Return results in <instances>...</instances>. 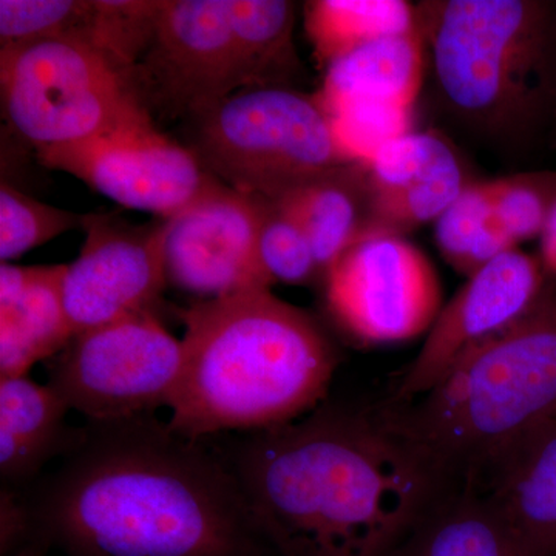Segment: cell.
<instances>
[{
  "label": "cell",
  "instance_id": "6da1fadb",
  "mask_svg": "<svg viewBox=\"0 0 556 556\" xmlns=\"http://www.w3.org/2000/svg\"><path fill=\"white\" fill-rule=\"evenodd\" d=\"M38 506L67 556H266L233 471L152 417L93 424Z\"/></svg>",
  "mask_w": 556,
  "mask_h": 556
},
{
  "label": "cell",
  "instance_id": "7a4b0ae2",
  "mask_svg": "<svg viewBox=\"0 0 556 556\" xmlns=\"http://www.w3.org/2000/svg\"><path fill=\"white\" fill-rule=\"evenodd\" d=\"M233 473L281 556H391L445 486L379 408L325 402L252 433Z\"/></svg>",
  "mask_w": 556,
  "mask_h": 556
},
{
  "label": "cell",
  "instance_id": "3957f363",
  "mask_svg": "<svg viewBox=\"0 0 556 556\" xmlns=\"http://www.w3.org/2000/svg\"><path fill=\"white\" fill-rule=\"evenodd\" d=\"M181 318V371L167 422L175 434L257 433L324 404L338 350L316 318L269 288L200 300Z\"/></svg>",
  "mask_w": 556,
  "mask_h": 556
},
{
  "label": "cell",
  "instance_id": "277c9868",
  "mask_svg": "<svg viewBox=\"0 0 556 556\" xmlns=\"http://www.w3.org/2000/svg\"><path fill=\"white\" fill-rule=\"evenodd\" d=\"M434 100L467 137L527 152L556 126V0H426Z\"/></svg>",
  "mask_w": 556,
  "mask_h": 556
},
{
  "label": "cell",
  "instance_id": "5b68a950",
  "mask_svg": "<svg viewBox=\"0 0 556 556\" xmlns=\"http://www.w3.org/2000/svg\"><path fill=\"white\" fill-rule=\"evenodd\" d=\"M379 409L445 485L477 479L515 439L556 417V277L427 394Z\"/></svg>",
  "mask_w": 556,
  "mask_h": 556
},
{
  "label": "cell",
  "instance_id": "8992f818",
  "mask_svg": "<svg viewBox=\"0 0 556 556\" xmlns=\"http://www.w3.org/2000/svg\"><path fill=\"white\" fill-rule=\"evenodd\" d=\"M288 0H160L131 83L150 115L190 118L230 94L303 76Z\"/></svg>",
  "mask_w": 556,
  "mask_h": 556
},
{
  "label": "cell",
  "instance_id": "52a82bcc",
  "mask_svg": "<svg viewBox=\"0 0 556 556\" xmlns=\"http://www.w3.org/2000/svg\"><path fill=\"white\" fill-rule=\"evenodd\" d=\"M189 123V149L212 177L269 201L357 163L317 98L287 87L237 91Z\"/></svg>",
  "mask_w": 556,
  "mask_h": 556
},
{
  "label": "cell",
  "instance_id": "ba28073f",
  "mask_svg": "<svg viewBox=\"0 0 556 556\" xmlns=\"http://www.w3.org/2000/svg\"><path fill=\"white\" fill-rule=\"evenodd\" d=\"M0 90L3 115L36 152L155 126L130 73L75 40L0 49Z\"/></svg>",
  "mask_w": 556,
  "mask_h": 556
},
{
  "label": "cell",
  "instance_id": "9c48e42d",
  "mask_svg": "<svg viewBox=\"0 0 556 556\" xmlns=\"http://www.w3.org/2000/svg\"><path fill=\"white\" fill-rule=\"evenodd\" d=\"M181 361V340L146 311L73 336L49 386L91 422H119L169 407Z\"/></svg>",
  "mask_w": 556,
  "mask_h": 556
},
{
  "label": "cell",
  "instance_id": "30bf717a",
  "mask_svg": "<svg viewBox=\"0 0 556 556\" xmlns=\"http://www.w3.org/2000/svg\"><path fill=\"white\" fill-rule=\"evenodd\" d=\"M321 283L329 317L362 345L419 338L442 309L431 260L404 237L382 230L369 229L354 241Z\"/></svg>",
  "mask_w": 556,
  "mask_h": 556
},
{
  "label": "cell",
  "instance_id": "8fae6325",
  "mask_svg": "<svg viewBox=\"0 0 556 556\" xmlns=\"http://www.w3.org/2000/svg\"><path fill=\"white\" fill-rule=\"evenodd\" d=\"M269 200L239 192L215 178L195 200L166 219L167 285L200 300L228 298L273 281L258 239Z\"/></svg>",
  "mask_w": 556,
  "mask_h": 556
},
{
  "label": "cell",
  "instance_id": "7c38bea8",
  "mask_svg": "<svg viewBox=\"0 0 556 556\" xmlns=\"http://www.w3.org/2000/svg\"><path fill=\"white\" fill-rule=\"evenodd\" d=\"M36 153L49 169L65 172L121 206L160 219L174 217L215 179L192 150L155 126Z\"/></svg>",
  "mask_w": 556,
  "mask_h": 556
},
{
  "label": "cell",
  "instance_id": "4fadbf2b",
  "mask_svg": "<svg viewBox=\"0 0 556 556\" xmlns=\"http://www.w3.org/2000/svg\"><path fill=\"white\" fill-rule=\"evenodd\" d=\"M79 257L65 265L62 298L73 332L153 311L167 285L166 219L137 226L108 214L84 215Z\"/></svg>",
  "mask_w": 556,
  "mask_h": 556
},
{
  "label": "cell",
  "instance_id": "5bb4252c",
  "mask_svg": "<svg viewBox=\"0 0 556 556\" xmlns=\"http://www.w3.org/2000/svg\"><path fill=\"white\" fill-rule=\"evenodd\" d=\"M547 276L540 258L514 249L467 278L428 331L388 404L427 394L475 346L506 328L540 295Z\"/></svg>",
  "mask_w": 556,
  "mask_h": 556
},
{
  "label": "cell",
  "instance_id": "9a60e30c",
  "mask_svg": "<svg viewBox=\"0 0 556 556\" xmlns=\"http://www.w3.org/2000/svg\"><path fill=\"white\" fill-rule=\"evenodd\" d=\"M460 485L489 497L532 556H556V417L515 439Z\"/></svg>",
  "mask_w": 556,
  "mask_h": 556
},
{
  "label": "cell",
  "instance_id": "2e32d148",
  "mask_svg": "<svg viewBox=\"0 0 556 556\" xmlns=\"http://www.w3.org/2000/svg\"><path fill=\"white\" fill-rule=\"evenodd\" d=\"M65 265L0 266V378L28 376L73 339L65 313Z\"/></svg>",
  "mask_w": 556,
  "mask_h": 556
},
{
  "label": "cell",
  "instance_id": "e0dca14e",
  "mask_svg": "<svg viewBox=\"0 0 556 556\" xmlns=\"http://www.w3.org/2000/svg\"><path fill=\"white\" fill-rule=\"evenodd\" d=\"M426 67L419 31L376 40L332 62L316 98L329 119L354 110L413 112Z\"/></svg>",
  "mask_w": 556,
  "mask_h": 556
},
{
  "label": "cell",
  "instance_id": "ac0fdd59",
  "mask_svg": "<svg viewBox=\"0 0 556 556\" xmlns=\"http://www.w3.org/2000/svg\"><path fill=\"white\" fill-rule=\"evenodd\" d=\"M399 556H532L506 519L470 485L442 489Z\"/></svg>",
  "mask_w": 556,
  "mask_h": 556
},
{
  "label": "cell",
  "instance_id": "d6986e66",
  "mask_svg": "<svg viewBox=\"0 0 556 556\" xmlns=\"http://www.w3.org/2000/svg\"><path fill=\"white\" fill-rule=\"evenodd\" d=\"M305 230L321 281L354 241L371 228L364 163H351L276 200Z\"/></svg>",
  "mask_w": 556,
  "mask_h": 556
},
{
  "label": "cell",
  "instance_id": "ffe728a7",
  "mask_svg": "<svg viewBox=\"0 0 556 556\" xmlns=\"http://www.w3.org/2000/svg\"><path fill=\"white\" fill-rule=\"evenodd\" d=\"M70 407L47 383L28 376L0 378V471L5 481L35 477L73 438L65 426Z\"/></svg>",
  "mask_w": 556,
  "mask_h": 556
},
{
  "label": "cell",
  "instance_id": "44dd1931",
  "mask_svg": "<svg viewBox=\"0 0 556 556\" xmlns=\"http://www.w3.org/2000/svg\"><path fill=\"white\" fill-rule=\"evenodd\" d=\"M306 35L325 68L376 40L417 30L415 5L404 0H314Z\"/></svg>",
  "mask_w": 556,
  "mask_h": 556
},
{
  "label": "cell",
  "instance_id": "7402d4cb",
  "mask_svg": "<svg viewBox=\"0 0 556 556\" xmlns=\"http://www.w3.org/2000/svg\"><path fill=\"white\" fill-rule=\"evenodd\" d=\"M434 223L442 257L467 278L518 249L496 217L490 181L470 182Z\"/></svg>",
  "mask_w": 556,
  "mask_h": 556
},
{
  "label": "cell",
  "instance_id": "603a6c76",
  "mask_svg": "<svg viewBox=\"0 0 556 556\" xmlns=\"http://www.w3.org/2000/svg\"><path fill=\"white\" fill-rule=\"evenodd\" d=\"M101 0H2L0 49L40 39L75 40L98 50Z\"/></svg>",
  "mask_w": 556,
  "mask_h": 556
},
{
  "label": "cell",
  "instance_id": "cb8c5ba5",
  "mask_svg": "<svg viewBox=\"0 0 556 556\" xmlns=\"http://www.w3.org/2000/svg\"><path fill=\"white\" fill-rule=\"evenodd\" d=\"M84 215L50 206L14 188L0 186V260L9 263L62 233L83 226Z\"/></svg>",
  "mask_w": 556,
  "mask_h": 556
},
{
  "label": "cell",
  "instance_id": "d4e9b609",
  "mask_svg": "<svg viewBox=\"0 0 556 556\" xmlns=\"http://www.w3.org/2000/svg\"><path fill=\"white\" fill-rule=\"evenodd\" d=\"M490 182L496 217L515 244L540 239L556 203V172H521Z\"/></svg>",
  "mask_w": 556,
  "mask_h": 556
},
{
  "label": "cell",
  "instance_id": "484cf974",
  "mask_svg": "<svg viewBox=\"0 0 556 556\" xmlns=\"http://www.w3.org/2000/svg\"><path fill=\"white\" fill-rule=\"evenodd\" d=\"M260 260L270 281L309 285L321 281L320 268L305 230L287 208L269 201L258 239Z\"/></svg>",
  "mask_w": 556,
  "mask_h": 556
},
{
  "label": "cell",
  "instance_id": "4316f807",
  "mask_svg": "<svg viewBox=\"0 0 556 556\" xmlns=\"http://www.w3.org/2000/svg\"><path fill=\"white\" fill-rule=\"evenodd\" d=\"M33 519L30 511L17 503L16 497L11 493L2 492V529H0V546L2 555L9 556L24 546L30 538Z\"/></svg>",
  "mask_w": 556,
  "mask_h": 556
},
{
  "label": "cell",
  "instance_id": "83f0119b",
  "mask_svg": "<svg viewBox=\"0 0 556 556\" xmlns=\"http://www.w3.org/2000/svg\"><path fill=\"white\" fill-rule=\"evenodd\" d=\"M540 258L541 266L547 277H556V203L552 208L551 217L540 237Z\"/></svg>",
  "mask_w": 556,
  "mask_h": 556
},
{
  "label": "cell",
  "instance_id": "f1b7e54d",
  "mask_svg": "<svg viewBox=\"0 0 556 556\" xmlns=\"http://www.w3.org/2000/svg\"><path fill=\"white\" fill-rule=\"evenodd\" d=\"M9 556H47V544L40 538H35Z\"/></svg>",
  "mask_w": 556,
  "mask_h": 556
},
{
  "label": "cell",
  "instance_id": "f546056e",
  "mask_svg": "<svg viewBox=\"0 0 556 556\" xmlns=\"http://www.w3.org/2000/svg\"><path fill=\"white\" fill-rule=\"evenodd\" d=\"M391 556H399V555L396 554V552H394V554H393V555H391Z\"/></svg>",
  "mask_w": 556,
  "mask_h": 556
}]
</instances>
